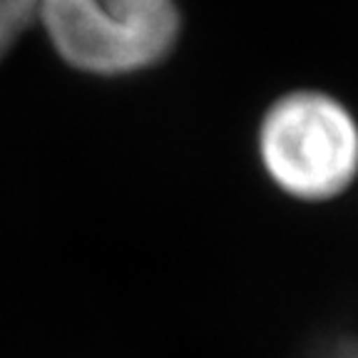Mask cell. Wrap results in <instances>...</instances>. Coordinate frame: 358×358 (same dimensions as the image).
Here are the masks:
<instances>
[{"label":"cell","mask_w":358,"mask_h":358,"mask_svg":"<svg viewBox=\"0 0 358 358\" xmlns=\"http://www.w3.org/2000/svg\"><path fill=\"white\" fill-rule=\"evenodd\" d=\"M35 20V0H0V60Z\"/></svg>","instance_id":"3"},{"label":"cell","mask_w":358,"mask_h":358,"mask_svg":"<svg viewBox=\"0 0 358 358\" xmlns=\"http://www.w3.org/2000/svg\"><path fill=\"white\" fill-rule=\"evenodd\" d=\"M35 20L70 65L95 75L155 65L179 30L174 0H35Z\"/></svg>","instance_id":"1"},{"label":"cell","mask_w":358,"mask_h":358,"mask_svg":"<svg viewBox=\"0 0 358 358\" xmlns=\"http://www.w3.org/2000/svg\"><path fill=\"white\" fill-rule=\"evenodd\" d=\"M259 150L276 185L299 199H329L358 172V127L351 112L321 92H294L266 112Z\"/></svg>","instance_id":"2"}]
</instances>
